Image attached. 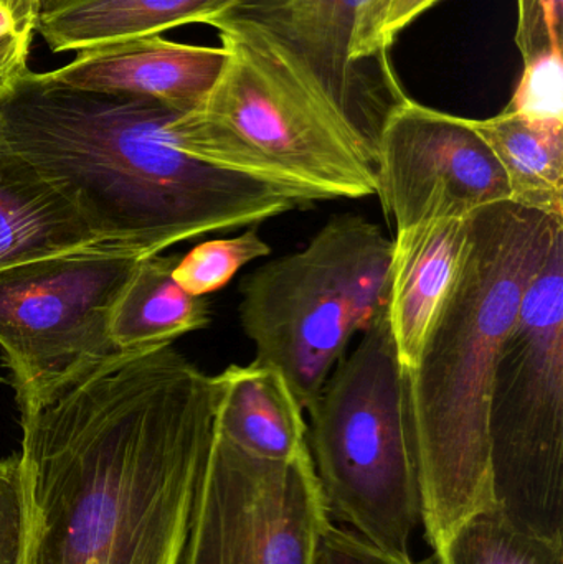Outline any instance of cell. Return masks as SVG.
<instances>
[{
	"label": "cell",
	"mask_w": 563,
	"mask_h": 564,
	"mask_svg": "<svg viewBox=\"0 0 563 564\" xmlns=\"http://www.w3.org/2000/svg\"><path fill=\"white\" fill-rule=\"evenodd\" d=\"M230 0H45L36 32L53 53L79 52L105 43L161 35L205 23Z\"/></svg>",
	"instance_id": "15"
},
{
	"label": "cell",
	"mask_w": 563,
	"mask_h": 564,
	"mask_svg": "<svg viewBox=\"0 0 563 564\" xmlns=\"http://www.w3.org/2000/svg\"><path fill=\"white\" fill-rule=\"evenodd\" d=\"M142 257L93 245L0 270V348L19 406L121 354L112 308Z\"/></svg>",
	"instance_id": "8"
},
{
	"label": "cell",
	"mask_w": 563,
	"mask_h": 564,
	"mask_svg": "<svg viewBox=\"0 0 563 564\" xmlns=\"http://www.w3.org/2000/svg\"><path fill=\"white\" fill-rule=\"evenodd\" d=\"M393 240L360 215H336L296 253L241 282L240 321L255 361L278 368L304 411L350 338L387 308Z\"/></svg>",
	"instance_id": "6"
},
{
	"label": "cell",
	"mask_w": 563,
	"mask_h": 564,
	"mask_svg": "<svg viewBox=\"0 0 563 564\" xmlns=\"http://www.w3.org/2000/svg\"><path fill=\"white\" fill-rule=\"evenodd\" d=\"M472 122L505 172L509 202L563 218V124L532 121L509 109Z\"/></svg>",
	"instance_id": "18"
},
{
	"label": "cell",
	"mask_w": 563,
	"mask_h": 564,
	"mask_svg": "<svg viewBox=\"0 0 563 564\" xmlns=\"http://www.w3.org/2000/svg\"><path fill=\"white\" fill-rule=\"evenodd\" d=\"M93 245L72 205L0 148V270Z\"/></svg>",
	"instance_id": "16"
},
{
	"label": "cell",
	"mask_w": 563,
	"mask_h": 564,
	"mask_svg": "<svg viewBox=\"0 0 563 564\" xmlns=\"http://www.w3.org/2000/svg\"><path fill=\"white\" fill-rule=\"evenodd\" d=\"M362 334L307 411V446L329 519L410 556L423 512L405 377L387 312Z\"/></svg>",
	"instance_id": "5"
},
{
	"label": "cell",
	"mask_w": 563,
	"mask_h": 564,
	"mask_svg": "<svg viewBox=\"0 0 563 564\" xmlns=\"http://www.w3.org/2000/svg\"><path fill=\"white\" fill-rule=\"evenodd\" d=\"M40 3L45 2V0H39Z\"/></svg>",
	"instance_id": "27"
},
{
	"label": "cell",
	"mask_w": 563,
	"mask_h": 564,
	"mask_svg": "<svg viewBox=\"0 0 563 564\" xmlns=\"http://www.w3.org/2000/svg\"><path fill=\"white\" fill-rule=\"evenodd\" d=\"M506 109L532 121L563 124V50L526 63Z\"/></svg>",
	"instance_id": "22"
},
{
	"label": "cell",
	"mask_w": 563,
	"mask_h": 564,
	"mask_svg": "<svg viewBox=\"0 0 563 564\" xmlns=\"http://www.w3.org/2000/svg\"><path fill=\"white\" fill-rule=\"evenodd\" d=\"M442 0H367L353 40V58L393 69L389 50L397 36Z\"/></svg>",
	"instance_id": "21"
},
{
	"label": "cell",
	"mask_w": 563,
	"mask_h": 564,
	"mask_svg": "<svg viewBox=\"0 0 563 564\" xmlns=\"http://www.w3.org/2000/svg\"><path fill=\"white\" fill-rule=\"evenodd\" d=\"M561 235L563 218L511 202L472 215L462 271L419 361L403 370L423 529L435 553L465 520L495 507L488 411L496 364Z\"/></svg>",
	"instance_id": "3"
},
{
	"label": "cell",
	"mask_w": 563,
	"mask_h": 564,
	"mask_svg": "<svg viewBox=\"0 0 563 564\" xmlns=\"http://www.w3.org/2000/svg\"><path fill=\"white\" fill-rule=\"evenodd\" d=\"M227 62L195 111L185 149L311 205L376 195V165L340 116L257 36L218 32Z\"/></svg>",
	"instance_id": "4"
},
{
	"label": "cell",
	"mask_w": 563,
	"mask_h": 564,
	"mask_svg": "<svg viewBox=\"0 0 563 564\" xmlns=\"http://www.w3.org/2000/svg\"><path fill=\"white\" fill-rule=\"evenodd\" d=\"M367 0H230L207 25L267 43L359 138L376 165L380 135L409 96L396 69L353 58Z\"/></svg>",
	"instance_id": "10"
},
{
	"label": "cell",
	"mask_w": 563,
	"mask_h": 564,
	"mask_svg": "<svg viewBox=\"0 0 563 564\" xmlns=\"http://www.w3.org/2000/svg\"><path fill=\"white\" fill-rule=\"evenodd\" d=\"M270 253V245L257 228H251L235 238L198 245L184 258H178L172 276L188 294L205 297L225 288L241 268Z\"/></svg>",
	"instance_id": "20"
},
{
	"label": "cell",
	"mask_w": 563,
	"mask_h": 564,
	"mask_svg": "<svg viewBox=\"0 0 563 564\" xmlns=\"http://www.w3.org/2000/svg\"><path fill=\"white\" fill-rule=\"evenodd\" d=\"M376 195L396 234L436 220H466L511 200L505 172L472 119L410 98L380 135Z\"/></svg>",
	"instance_id": "11"
},
{
	"label": "cell",
	"mask_w": 563,
	"mask_h": 564,
	"mask_svg": "<svg viewBox=\"0 0 563 564\" xmlns=\"http://www.w3.org/2000/svg\"><path fill=\"white\" fill-rule=\"evenodd\" d=\"M26 502L20 457L0 460V564H22Z\"/></svg>",
	"instance_id": "24"
},
{
	"label": "cell",
	"mask_w": 563,
	"mask_h": 564,
	"mask_svg": "<svg viewBox=\"0 0 563 564\" xmlns=\"http://www.w3.org/2000/svg\"><path fill=\"white\" fill-rule=\"evenodd\" d=\"M227 56L225 46L139 36L79 50L68 65L46 73L68 88L139 96L191 112L214 88Z\"/></svg>",
	"instance_id": "12"
},
{
	"label": "cell",
	"mask_w": 563,
	"mask_h": 564,
	"mask_svg": "<svg viewBox=\"0 0 563 564\" xmlns=\"http://www.w3.org/2000/svg\"><path fill=\"white\" fill-rule=\"evenodd\" d=\"M313 564H419L373 545L356 532L327 523L321 533Z\"/></svg>",
	"instance_id": "26"
},
{
	"label": "cell",
	"mask_w": 563,
	"mask_h": 564,
	"mask_svg": "<svg viewBox=\"0 0 563 564\" xmlns=\"http://www.w3.org/2000/svg\"><path fill=\"white\" fill-rule=\"evenodd\" d=\"M178 257L145 254L112 308V344L119 351L144 350L210 324L205 297L188 294L172 276Z\"/></svg>",
	"instance_id": "17"
},
{
	"label": "cell",
	"mask_w": 563,
	"mask_h": 564,
	"mask_svg": "<svg viewBox=\"0 0 563 564\" xmlns=\"http://www.w3.org/2000/svg\"><path fill=\"white\" fill-rule=\"evenodd\" d=\"M435 555L439 564H563V540L519 529L492 507L465 520Z\"/></svg>",
	"instance_id": "19"
},
{
	"label": "cell",
	"mask_w": 563,
	"mask_h": 564,
	"mask_svg": "<svg viewBox=\"0 0 563 564\" xmlns=\"http://www.w3.org/2000/svg\"><path fill=\"white\" fill-rule=\"evenodd\" d=\"M563 0H518L516 45L531 63L562 50Z\"/></svg>",
	"instance_id": "25"
},
{
	"label": "cell",
	"mask_w": 563,
	"mask_h": 564,
	"mask_svg": "<svg viewBox=\"0 0 563 564\" xmlns=\"http://www.w3.org/2000/svg\"><path fill=\"white\" fill-rule=\"evenodd\" d=\"M39 0H0V96L29 72Z\"/></svg>",
	"instance_id": "23"
},
{
	"label": "cell",
	"mask_w": 563,
	"mask_h": 564,
	"mask_svg": "<svg viewBox=\"0 0 563 564\" xmlns=\"http://www.w3.org/2000/svg\"><path fill=\"white\" fill-rule=\"evenodd\" d=\"M184 115L29 69L0 96V148L65 198L99 243L144 254L311 207L192 155Z\"/></svg>",
	"instance_id": "2"
},
{
	"label": "cell",
	"mask_w": 563,
	"mask_h": 564,
	"mask_svg": "<svg viewBox=\"0 0 563 564\" xmlns=\"http://www.w3.org/2000/svg\"><path fill=\"white\" fill-rule=\"evenodd\" d=\"M329 522L310 449L260 459L215 431L181 564H313Z\"/></svg>",
	"instance_id": "9"
},
{
	"label": "cell",
	"mask_w": 563,
	"mask_h": 564,
	"mask_svg": "<svg viewBox=\"0 0 563 564\" xmlns=\"http://www.w3.org/2000/svg\"><path fill=\"white\" fill-rule=\"evenodd\" d=\"M218 398L162 344L19 406L22 564H181Z\"/></svg>",
	"instance_id": "1"
},
{
	"label": "cell",
	"mask_w": 563,
	"mask_h": 564,
	"mask_svg": "<svg viewBox=\"0 0 563 564\" xmlns=\"http://www.w3.org/2000/svg\"><path fill=\"white\" fill-rule=\"evenodd\" d=\"M488 440L496 509L519 529L563 540V235L499 351Z\"/></svg>",
	"instance_id": "7"
},
{
	"label": "cell",
	"mask_w": 563,
	"mask_h": 564,
	"mask_svg": "<svg viewBox=\"0 0 563 564\" xmlns=\"http://www.w3.org/2000/svg\"><path fill=\"white\" fill-rule=\"evenodd\" d=\"M469 218L436 220L396 234L387 321L403 370H412L462 271Z\"/></svg>",
	"instance_id": "13"
},
{
	"label": "cell",
	"mask_w": 563,
	"mask_h": 564,
	"mask_svg": "<svg viewBox=\"0 0 563 564\" xmlns=\"http://www.w3.org/2000/svg\"><path fill=\"white\" fill-rule=\"evenodd\" d=\"M215 431L250 456L291 460L310 449L304 410L278 368L253 360L217 375Z\"/></svg>",
	"instance_id": "14"
}]
</instances>
